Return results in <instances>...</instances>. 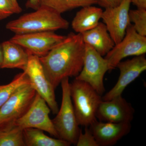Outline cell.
Segmentation results:
<instances>
[{
	"label": "cell",
	"mask_w": 146,
	"mask_h": 146,
	"mask_svg": "<svg viewBox=\"0 0 146 146\" xmlns=\"http://www.w3.org/2000/svg\"><path fill=\"white\" fill-rule=\"evenodd\" d=\"M130 1L137 8L146 9V0H130Z\"/></svg>",
	"instance_id": "cell-27"
},
{
	"label": "cell",
	"mask_w": 146,
	"mask_h": 146,
	"mask_svg": "<svg viewBox=\"0 0 146 146\" xmlns=\"http://www.w3.org/2000/svg\"><path fill=\"white\" fill-rule=\"evenodd\" d=\"M85 51L81 33L71 32L47 54L39 58L55 89L63 79L78 76L83 68Z\"/></svg>",
	"instance_id": "cell-1"
},
{
	"label": "cell",
	"mask_w": 146,
	"mask_h": 146,
	"mask_svg": "<svg viewBox=\"0 0 146 146\" xmlns=\"http://www.w3.org/2000/svg\"><path fill=\"white\" fill-rule=\"evenodd\" d=\"M69 79L66 78L60 82L62 91L61 106L52 121L59 138L71 145H76L81 129L79 127L71 99Z\"/></svg>",
	"instance_id": "cell-4"
},
{
	"label": "cell",
	"mask_w": 146,
	"mask_h": 146,
	"mask_svg": "<svg viewBox=\"0 0 146 146\" xmlns=\"http://www.w3.org/2000/svg\"><path fill=\"white\" fill-rule=\"evenodd\" d=\"M122 0H98V4L105 8L117 6L121 2Z\"/></svg>",
	"instance_id": "cell-25"
},
{
	"label": "cell",
	"mask_w": 146,
	"mask_h": 146,
	"mask_svg": "<svg viewBox=\"0 0 146 146\" xmlns=\"http://www.w3.org/2000/svg\"><path fill=\"white\" fill-rule=\"evenodd\" d=\"M85 44V51L82 70L75 79L88 83L101 96L105 91L104 78L110 70L106 59L90 45Z\"/></svg>",
	"instance_id": "cell-5"
},
{
	"label": "cell",
	"mask_w": 146,
	"mask_h": 146,
	"mask_svg": "<svg viewBox=\"0 0 146 146\" xmlns=\"http://www.w3.org/2000/svg\"><path fill=\"white\" fill-rule=\"evenodd\" d=\"M3 62L1 69L18 68L24 71L28 63L29 54L23 48L10 40L1 44Z\"/></svg>",
	"instance_id": "cell-16"
},
{
	"label": "cell",
	"mask_w": 146,
	"mask_h": 146,
	"mask_svg": "<svg viewBox=\"0 0 146 146\" xmlns=\"http://www.w3.org/2000/svg\"><path fill=\"white\" fill-rule=\"evenodd\" d=\"M134 113L135 110L131 104L121 95L109 100L102 101L96 117L102 121L131 123Z\"/></svg>",
	"instance_id": "cell-13"
},
{
	"label": "cell",
	"mask_w": 146,
	"mask_h": 146,
	"mask_svg": "<svg viewBox=\"0 0 146 146\" xmlns=\"http://www.w3.org/2000/svg\"><path fill=\"white\" fill-rule=\"evenodd\" d=\"M23 71L28 76L30 84L36 93L45 100L53 114H57L59 109L56 99L55 89L47 78L39 57L29 54L28 63Z\"/></svg>",
	"instance_id": "cell-9"
},
{
	"label": "cell",
	"mask_w": 146,
	"mask_h": 146,
	"mask_svg": "<svg viewBox=\"0 0 146 146\" xmlns=\"http://www.w3.org/2000/svg\"><path fill=\"white\" fill-rule=\"evenodd\" d=\"M120 70L118 81L114 87L107 92L102 99L109 100L121 96L126 87L133 82L146 70V58L145 54L135 56L132 59L120 61L116 66Z\"/></svg>",
	"instance_id": "cell-11"
},
{
	"label": "cell",
	"mask_w": 146,
	"mask_h": 146,
	"mask_svg": "<svg viewBox=\"0 0 146 146\" xmlns=\"http://www.w3.org/2000/svg\"><path fill=\"white\" fill-rule=\"evenodd\" d=\"M14 7L15 10V13H21L22 11V9L21 7L19 5V4L17 1V0H11Z\"/></svg>",
	"instance_id": "cell-28"
},
{
	"label": "cell",
	"mask_w": 146,
	"mask_h": 146,
	"mask_svg": "<svg viewBox=\"0 0 146 146\" xmlns=\"http://www.w3.org/2000/svg\"><path fill=\"white\" fill-rule=\"evenodd\" d=\"M29 83L30 82L28 76L26 72L23 71L17 75L8 84L0 85V108L17 88L23 84Z\"/></svg>",
	"instance_id": "cell-21"
},
{
	"label": "cell",
	"mask_w": 146,
	"mask_h": 146,
	"mask_svg": "<svg viewBox=\"0 0 146 146\" xmlns=\"http://www.w3.org/2000/svg\"><path fill=\"white\" fill-rule=\"evenodd\" d=\"M70 92L79 125L89 126L97 119L101 96L88 83L75 79L70 83Z\"/></svg>",
	"instance_id": "cell-3"
},
{
	"label": "cell",
	"mask_w": 146,
	"mask_h": 146,
	"mask_svg": "<svg viewBox=\"0 0 146 146\" xmlns=\"http://www.w3.org/2000/svg\"><path fill=\"white\" fill-rule=\"evenodd\" d=\"M103 11L101 8L92 5L83 7L77 12L73 19L72 28L79 33L94 28L99 23Z\"/></svg>",
	"instance_id": "cell-17"
},
{
	"label": "cell",
	"mask_w": 146,
	"mask_h": 146,
	"mask_svg": "<svg viewBox=\"0 0 146 146\" xmlns=\"http://www.w3.org/2000/svg\"><path fill=\"white\" fill-rule=\"evenodd\" d=\"M38 129H23L24 141L27 146H69L71 144L60 138H51Z\"/></svg>",
	"instance_id": "cell-18"
},
{
	"label": "cell",
	"mask_w": 146,
	"mask_h": 146,
	"mask_svg": "<svg viewBox=\"0 0 146 146\" xmlns=\"http://www.w3.org/2000/svg\"><path fill=\"white\" fill-rule=\"evenodd\" d=\"M129 20L138 34L146 36V9H138L129 10Z\"/></svg>",
	"instance_id": "cell-22"
},
{
	"label": "cell",
	"mask_w": 146,
	"mask_h": 146,
	"mask_svg": "<svg viewBox=\"0 0 146 146\" xmlns=\"http://www.w3.org/2000/svg\"><path fill=\"white\" fill-rule=\"evenodd\" d=\"M36 94L30 83L17 88L0 108V125L14 122L22 117L29 108Z\"/></svg>",
	"instance_id": "cell-7"
},
{
	"label": "cell",
	"mask_w": 146,
	"mask_h": 146,
	"mask_svg": "<svg viewBox=\"0 0 146 146\" xmlns=\"http://www.w3.org/2000/svg\"><path fill=\"white\" fill-rule=\"evenodd\" d=\"M84 133L80 130L77 140L76 146H99L89 126L85 127Z\"/></svg>",
	"instance_id": "cell-23"
},
{
	"label": "cell",
	"mask_w": 146,
	"mask_h": 146,
	"mask_svg": "<svg viewBox=\"0 0 146 146\" xmlns=\"http://www.w3.org/2000/svg\"><path fill=\"white\" fill-rule=\"evenodd\" d=\"M131 3L130 0H122L119 5L103 11L101 18L115 44L122 40L131 23L129 16Z\"/></svg>",
	"instance_id": "cell-12"
},
{
	"label": "cell",
	"mask_w": 146,
	"mask_h": 146,
	"mask_svg": "<svg viewBox=\"0 0 146 146\" xmlns=\"http://www.w3.org/2000/svg\"><path fill=\"white\" fill-rule=\"evenodd\" d=\"M99 146H111L129 133L131 123H115L98 121L89 126Z\"/></svg>",
	"instance_id": "cell-14"
},
{
	"label": "cell",
	"mask_w": 146,
	"mask_h": 146,
	"mask_svg": "<svg viewBox=\"0 0 146 146\" xmlns=\"http://www.w3.org/2000/svg\"><path fill=\"white\" fill-rule=\"evenodd\" d=\"M146 53V36L138 34L130 23L122 40L115 44L104 58L109 64L110 70H111L125 58L141 55Z\"/></svg>",
	"instance_id": "cell-6"
},
{
	"label": "cell",
	"mask_w": 146,
	"mask_h": 146,
	"mask_svg": "<svg viewBox=\"0 0 146 146\" xmlns=\"http://www.w3.org/2000/svg\"><path fill=\"white\" fill-rule=\"evenodd\" d=\"M50 111L45 100L36 93L27 111L16 120L15 123L22 129L28 128L38 129L59 138L52 120L49 117Z\"/></svg>",
	"instance_id": "cell-8"
},
{
	"label": "cell",
	"mask_w": 146,
	"mask_h": 146,
	"mask_svg": "<svg viewBox=\"0 0 146 146\" xmlns=\"http://www.w3.org/2000/svg\"><path fill=\"white\" fill-rule=\"evenodd\" d=\"M98 0H39L40 6L52 9L58 13L98 4Z\"/></svg>",
	"instance_id": "cell-20"
},
{
	"label": "cell",
	"mask_w": 146,
	"mask_h": 146,
	"mask_svg": "<svg viewBox=\"0 0 146 146\" xmlns=\"http://www.w3.org/2000/svg\"><path fill=\"white\" fill-rule=\"evenodd\" d=\"M0 146H25L23 129L15 122L0 125Z\"/></svg>",
	"instance_id": "cell-19"
},
{
	"label": "cell",
	"mask_w": 146,
	"mask_h": 146,
	"mask_svg": "<svg viewBox=\"0 0 146 146\" xmlns=\"http://www.w3.org/2000/svg\"><path fill=\"white\" fill-rule=\"evenodd\" d=\"M3 62V52L1 44H0V68L1 69Z\"/></svg>",
	"instance_id": "cell-29"
},
{
	"label": "cell",
	"mask_w": 146,
	"mask_h": 146,
	"mask_svg": "<svg viewBox=\"0 0 146 146\" xmlns=\"http://www.w3.org/2000/svg\"><path fill=\"white\" fill-rule=\"evenodd\" d=\"M15 13L11 0H0V21Z\"/></svg>",
	"instance_id": "cell-24"
},
{
	"label": "cell",
	"mask_w": 146,
	"mask_h": 146,
	"mask_svg": "<svg viewBox=\"0 0 146 146\" xmlns=\"http://www.w3.org/2000/svg\"><path fill=\"white\" fill-rule=\"evenodd\" d=\"M26 6L27 8L36 10L40 7L39 0H28L26 4Z\"/></svg>",
	"instance_id": "cell-26"
},
{
	"label": "cell",
	"mask_w": 146,
	"mask_h": 146,
	"mask_svg": "<svg viewBox=\"0 0 146 146\" xmlns=\"http://www.w3.org/2000/svg\"><path fill=\"white\" fill-rule=\"evenodd\" d=\"M81 34L84 43L102 56H105L115 45L104 23L100 22L94 28Z\"/></svg>",
	"instance_id": "cell-15"
},
{
	"label": "cell",
	"mask_w": 146,
	"mask_h": 146,
	"mask_svg": "<svg viewBox=\"0 0 146 146\" xmlns=\"http://www.w3.org/2000/svg\"><path fill=\"white\" fill-rule=\"evenodd\" d=\"M70 23L60 13L46 7L40 6L34 12L25 13L9 22L7 29L15 34L67 29Z\"/></svg>",
	"instance_id": "cell-2"
},
{
	"label": "cell",
	"mask_w": 146,
	"mask_h": 146,
	"mask_svg": "<svg viewBox=\"0 0 146 146\" xmlns=\"http://www.w3.org/2000/svg\"><path fill=\"white\" fill-rule=\"evenodd\" d=\"M65 37L54 31H44L15 34L10 40L23 48L29 54L39 58L47 54Z\"/></svg>",
	"instance_id": "cell-10"
}]
</instances>
